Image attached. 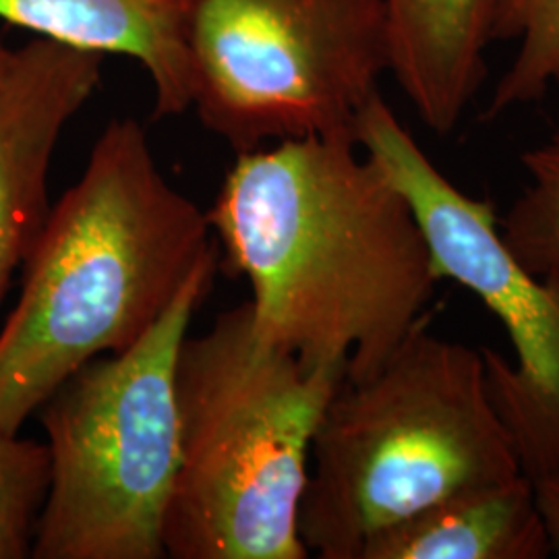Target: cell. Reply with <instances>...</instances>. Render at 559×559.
Wrapping results in <instances>:
<instances>
[{
    "label": "cell",
    "mask_w": 559,
    "mask_h": 559,
    "mask_svg": "<svg viewBox=\"0 0 559 559\" xmlns=\"http://www.w3.org/2000/svg\"><path fill=\"white\" fill-rule=\"evenodd\" d=\"M48 485V445L0 433V559L32 558Z\"/></svg>",
    "instance_id": "cell-14"
},
{
    "label": "cell",
    "mask_w": 559,
    "mask_h": 559,
    "mask_svg": "<svg viewBox=\"0 0 559 559\" xmlns=\"http://www.w3.org/2000/svg\"><path fill=\"white\" fill-rule=\"evenodd\" d=\"M547 531L524 475L438 501L376 533L359 559H545Z\"/></svg>",
    "instance_id": "cell-11"
},
{
    "label": "cell",
    "mask_w": 559,
    "mask_h": 559,
    "mask_svg": "<svg viewBox=\"0 0 559 559\" xmlns=\"http://www.w3.org/2000/svg\"><path fill=\"white\" fill-rule=\"evenodd\" d=\"M9 57H11V50H9V48L2 44V40H0V73H2V69H4V64H7Z\"/></svg>",
    "instance_id": "cell-16"
},
{
    "label": "cell",
    "mask_w": 559,
    "mask_h": 559,
    "mask_svg": "<svg viewBox=\"0 0 559 559\" xmlns=\"http://www.w3.org/2000/svg\"><path fill=\"white\" fill-rule=\"evenodd\" d=\"M191 106L237 154L353 138L390 71L383 0H180Z\"/></svg>",
    "instance_id": "cell-6"
},
{
    "label": "cell",
    "mask_w": 559,
    "mask_h": 559,
    "mask_svg": "<svg viewBox=\"0 0 559 559\" xmlns=\"http://www.w3.org/2000/svg\"><path fill=\"white\" fill-rule=\"evenodd\" d=\"M506 0H383L390 71L438 135L456 129L487 78Z\"/></svg>",
    "instance_id": "cell-9"
},
{
    "label": "cell",
    "mask_w": 559,
    "mask_h": 559,
    "mask_svg": "<svg viewBox=\"0 0 559 559\" xmlns=\"http://www.w3.org/2000/svg\"><path fill=\"white\" fill-rule=\"evenodd\" d=\"M0 20L80 50L138 60L154 83L156 119L191 108L180 0H0Z\"/></svg>",
    "instance_id": "cell-10"
},
{
    "label": "cell",
    "mask_w": 559,
    "mask_h": 559,
    "mask_svg": "<svg viewBox=\"0 0 559 559\" xmlns=\"http://www.w3.org/2000/svg\"><path fill=\"white\" fill-rule=\"evenodd\" d=\"M353 135L411 205L438 278L459 282L506 328L514 362L489 348L483 357L522 475L535 483L559 473V280L531 274L508 251L493 203L441 175L380 92L362 106Z\"/></svg>",
    "instance_id": "cell-7"
},
{
    "label": "cell",
    "mask_w": 559,
    "mask_h": 559,
    "mask_svg": "<svg viewBox=\"0 0 559 559\" xmlns=\"http://www.w3.org/2000/svg\"><path fill=\"white\" fill-rule=\"evenodd\" d=\"M221 253L131 348L90 360L36 413L50 452L34 559H162L179 473L177 360Z\"/></svg>",
    "instance_id": "cell-5"
},
{
    "label": "cell",
    "mask_w": 559,
    "mask_h": 559,
    "mask_svg": "<svg viewBox=\"0 0 559 559\" xmlns=\"http://www.w3.org/2000/svg\"><path fill=\"white\" fill-rule=\"evenodd\" d=\"M346 371L265 346L251 305L185 336L177 360L179 473L164 522L173 559H305L311 448Z\"/></svg>",
    "instance_id": "cell-3"
},
{
    "label": "cell",
    "mask_w": 559,
    "mask_h": 559,
    "mask_svg": "<svg viewBox=\"0 0 559 559\" xmlns=\"http://www.w3.org/2000/svg\"><path fill=\"white\" fill-rule=\"evenodd\" d=\"M522 475L489 396L483 348L429 320L380 369L342 381L313 438L299 535L309 556L359 559L367 540L454 493Z\"/></svg>",
    "instance_id": "cell-4"
},
{
    "label": "cell",
    "mask_w": 559,
    "mask_h": 559,
    "mask_svg": "<svg viewBox=\"0 0 559 559\" xmlns=\"http://www.w3.org/2000/svg\"><path fill=\"white\" fill-rule=\"evenodd\" d=\"M214 253L205 212L162 175L140 122L106 124L50 205L0 328V433H21L90 360L140 342Z\"/></svg>",
    "instance_id": "cell-2"
},
{
    "label": "cell",
    "mask_w": 559,
    "mask_h": 559,
    "mask_svg": "<svg viewBox=\"0 0 559 559\" xmlns=\"http://www.w3.org/2000/svg\"><path fill=\"white\" fill-rule=\"evenodd\" d=\"M533 485L551 554L559 558V473L535 480Z\"/></svg>",
    "instance_id": "cell-15"
},
{
    "label": "cell",
    "mask_w": 559,
    "mask_h": 559,
    "mask_svg": "<svg viewBox=\"0 0 559 559\" xmlns=\"http://www.w3.org/2000/svg\"><path fill=\"white\" fill-rule=\"evenodd\" d=\"M522 166L528 185L500 218L501 240L531 274L559 280V120Z\"/></svg>",
    "instance_id": "cell-13"
},
{
    "label": "cell",
    "mask_w": 559,
    "mask_h": 559,
    "mask_svg": "<svg viewBox=\"0 0 559 559\" xmlns=\"http://www.w3.org/2000/svg\"><path fill=\"white\" fill-rule=\"evenodd\" d=\"M520 41L519 52L501 75L483 119L540 100L554 85L559 87V0H506L500 40Z\"/></svg>",
    "instance_id": "cell-12"
},
{
    "label": "cell",
    "mask_w": 559,
    "mask_h": 559,
    "mask_svg": "<svg viewBox=\"0 0 559 559\" xmlns=\"http://www.w3.org/2000/svg\"><path fill=\"white\" fill-rule=\"evenodd\" d=\"M104 55L48 38L11 50L0 73V307L48 218L64 127L92 98Z\"/></svg>",
    "instance_id": "cell-8"
},
{
    "label": "cell",
    "mask_w": 559,
    "mask_h": 559,
    "mask_svg": "<svg viewBox=\"0 0 559 559\" xmlns=\"http://www.w3.org/2000/svg\"><path fill=\"white\" fill-rule=\"evenodd\" d=\"M353 138L237 154L205 216L228 274L251 284L258 338L344 381L373 376L441 280L411 205Z\"/></svg>",
    "instance_id": "cell-1"
}]
</instances>
